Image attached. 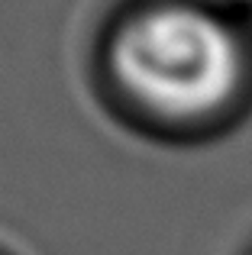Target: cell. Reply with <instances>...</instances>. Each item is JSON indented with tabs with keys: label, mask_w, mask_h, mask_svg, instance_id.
<instances>
[{
	"label": "cell",
	"mask_w": 252,
	"mask_h": 255,
	"mask_svg": "<svg viewBox=\"0 0 252 255\" xmlns=\"http://www.w3.org/2000/svg\"><path fill=\"white\" fill-rule=\"evenodd\" d=\"M117 84L142 110L168 120L214 113L240 87L243 55L220 16L197 3L132 13L110 45Z\"/></svg>",
	"instance_id": "cell-1"
}]
</instances>
